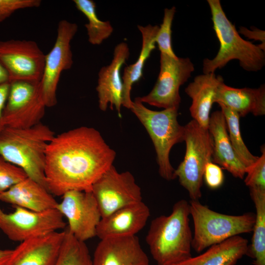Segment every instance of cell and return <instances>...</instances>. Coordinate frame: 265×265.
Returning a JSON list of instances; mask_svg holds the SVG:
<instances>
[{
    "instance_id": "obj_1",
    "label": "cell",
    "mask_w": 265,
    "mask_h": 265,
    "mask_svg": "<svg viewBox=\"0 0 265 265\" xmlns=\"http://www.w3.org/2000/svg\"><path fill=\"white\" fill-rule=\"evenodd\" d=\"M115 157V151L93 128L82 126L55 135L46 153L47 188L57 196L71 190L90 191Z\"/></svg>"
},
{
    "instance_id": "obj_2",
    "label": "cell",
    "mask_w": 265,
    "mask_h": 265,
    "mask_svg": "<svg viewBox=\"0 0 265 265\" xmlns=\"http://www.w3.org/2000/svg\"><path fill=\"white\" fill-rule=\"evenodd\" d=\"M189 207L187 201L180 200L169 215L151 221L146 241L158 265H175L192 257Z\"/></svg>"
},
{
    "instance_id": "obj_3",
    "label": "cell",
    "mask_w": 265,
    "mask_h": 265,
    "mask_svg": "<svg viewBox=\"0 0 265 265\" xmlns=\"http://www.w3.org/2000/svg\"><path fill=\"white\" fill-rule=\"evenodd\" d=\"M54 136V132L42 122L28 128L5 127L0 133V156L47 189L46 153Z\"/></svg>"
},
{
    "instance_id": "obj_4",
    "label": "cell",
    "mask_w": 265,
    "mask_h": 265,
    "mask_svg": "<svg viewBox=\"0 0 265 265\" xmlns=\"http://www.w3.org/2000/svg\"><path fill=\"white\" fill-rule=\"evenodd\" d=\"M213 28L220 47L212 59L205 58L203 62L204 74L214 73L229 62L236 59L244 70L258 72L265 65V53L259 45L242 38L234 24L226 16L219 0H208Z\"/></svg>"
},
{
    "instance_id": "obj_5",
    "label": "cell",
    "mask_w": 265,
    "mask_h": 265,
    "mask_svg": "<svg viewBox=\"0 0 265 265\" xmlns=\"http://www.w3.org/2000/svg\"><path fill=\"white\" fill-rule=\"evenodd\" d=\"M130 109L145 127L153 143L160 176L167 181L176 179L175 169L170 162L171 149L184 141L185 127L178 121V109L160 111L146 107L137 98L132 101Z\"/></svg>"
},
{
    "instance_id": "obj_6",
    "label": "cell",
    "mask_w": 265,
    "mask_h": 265,
    "mask_svg": "<svg viewBox=\"0 0 265 265\" xmlns=\"http://www.w3.org/2000/svg\"><path fill=\"white\" fill-rule=\"evenodd\" d=\"M194 224L192 248L197 253L230 238L252 232L255 214L233 215L217 212L199 201L189 203Z\"/></svg>"
},
{
    "instance_id": "obj_7",
    "label": "cell",
    "mask_w": 265,
    "mask_h": 265,
    "mask_svg": "<svg viewBox=\"0 0 265 265\" xmlns=\"http://www.w3.org/2000/svg\"><path fill=\"white\" fill-rule=\"evenodd\" d=\"M184 141L186 153L183 160L175 169V176L188 192L191 200L199 201L206 164L212 161L213 141L208 129L191 120L185 126Z\"/></svg>"
},
{
    "instance_id": "obj_8",
    "label": "cell",
    "mask_w": 265,
    "mask_h": 265,
    "mask_svg": "<svg viewBox=\"0 0 265 265\" xmlns=\"http://www.w3.org/2000/svg\"><path fill=\"white\" fill-rule=\"evenodd\" d=\"M160 70L157 81L146 95L137 97L142 103L164 109L179 107L180 87L186 82L194 71L188 57H172L160 54Z\"/></svg>"
},
{
    "instance_id": "obj_9",
    "label": "cell",
    "mask_w": 265,
    "mask_h": 265,
    "mask_svg": "<svg viewBox=\"0 0 265 265\" xmlns=\"http://www.w3.org/2000/svg\"><path fill=\"white\" fill-rule=\"evenodd\" d=\"M63 217L57 209L35 212L15 207L9 213L0 209V229L9 239L21 242L66 228Z\"/></svg>"
},
{
    "instance_id": "obj_10",
    "label": "cell",
    "mask_w": 265,
    "mask_h": 265,
    "mask_svg": "<svg viewBox=\"0 0 265 265\" xmlns=\"http://www.w3.org/2000/svg\"><path fill=\"white\" fill-rule=\"evenodd\" d=\"M9 83L3 111L5 127L28 128L41 122L47 107L41 94L40 82L18 80Z\"/></svg>"
},
{
    "instance_id": "obj_11",
    "label": "cell",
    "mask_w": 265,
    "mask_h": 265,
    "mask_svg": "<svg viewBox=\"0 0 265 265\" xmlns=\"http://www.w3.org/2000/svg\"><path fill=\"white\" fill-rule=\"evenodd\" d=\"M76 23L66 20L59 21L53 47L45 54L44 71L40 81L43 99L46 107L57 104L56 91L62 72L73 65L71 42L78 31Z\"/></svg>"
},
{
    "instance_id": "obj_12",
    "label": "cell",
    "mask_w": 265,
    "mask_h": 265,
    "mask_svg": "<svg viewBox=\"0 0 265 265\" xmlns=\"http://www.w3.org/2000/svg\"><path fill=\"white\" fill-rule=\"evenodd\" d=\"M93 193L102 218L124 207L142 201L141 188L129 171L118 172L112 165L94 184Z\"/></svg>"
},
{
    "instance_id": "obj_13",
    "label": "cell",
    "mask_w": 265,
    "mask_h": 265,
    "mask_svg": "<svg viewBox=\"0 0 265 265\" xmlns=\"http://www.w3.org/2000/svg\"><path fill=\"white\" fill-rule=\"evenodd\" d=\"M45 54L34 41H0V62L6 71L9 82L23 80L39 82Z\"/></svg>"
},
{
    "instance_id": "obj_14",
    "label": "cell",
    "mask_w": 265,
    "mask_h": 265,
    "mask_svg": "<svg viewBox=\"0 0 265 265\" xmlns=\"http://www.w3.org/2000/svg\"><path fill=\"white\" fill-rule=\"evenodd\" d=\"M61 196L56 209L67 219L69 232L83 242L96 236L102 216L91 191L71 190Z\"/></svg>"
},
{
    "instance_id": "obj_15",
    "label": "cell",
    "mask_w": 265,
    "mask_h": 265,
    "mask_svg": "<svg viewBox=\"0 0 265 265\" xmlns=\"http://www.w3.org/2000/svg\"><path fill=\"white\" fill-rule=\"evenodd\" d=\"M129 55L130 49L126 43L122 42L117 44L114 48L111 63L102 67L99 72L96 88L100 109L105 111L109 104L111 109L115 108L120 117L123 89L120 72Z\"/></svg>"
},
{
    "instance_id": "obj_16",
    "label": "cell",
    "mask_w": 265,
    "mask_h": 265,
    "mask_svg": "<svg viewBox=\"0 0 265 265\" xmlns=\"http://www.w3.org/2000/svg\"><path fill=\"white\" fill-rule=\"evenodd\" d=\"M150 215L149 207L142 201L124 207L101 218L96 236L102 239L136 236L144 227Z\"/></svg>"
},
{
    "instance_id": "obj_17",
    "label": "cell",
    "mask_w": 265,
    "mask_h": 265,
    "mask_svg": "<svg viewBox=\"0 0 265 265\" xmlns=\"http://www.w3.org/2000/svg\"><path fill=\"white\" fill-rule=\"evenodd\" d=\"M65 234L56 231L21 242L5 265H54Z\"/></svg>"
},
{
    "instance_id": "obj_18",
    "label": "cell",
    "mask_w": 265,
    "mask_h": 265,
    "mask_svg": "<svg viewBox=\"0 0 265 265\" xmlns=\"http://www.w3.org/2000/svg\"><path fill=\"white\" fill-rule=\"evenodd\" d=\"M93 265H150L136 236L101 239L95 250Z\"/></svg>"
},
{
    "instance_id": "obj_19",
    "label": "cell",
    "mask_w": 265,
    "mask_h": 265,
    "mask_svg": "<svg viewBox=\"0 0 265 265\" xmlns=\"http://www.w3.org/2000/svg\"><path fill=\"white\" fill-rule=\"evenodd\" d=\"M224 82L221 76L214 73L196 76L185 88L186 93L191 98L189 111L193 120L201 127L208 129L210 111L220 85Z\"/></svg>"
},
{
    "instance_id": "obj_20",
    "label": "cell",
    "mask_w": 265,
    "mask_h": 265,
    "mask_svg": "<svg viewBox=\"0 0 265 265\" xmlns=\"http://www.w3.org/2000/svg\"><path fill=\"white\" fill-rule=\"evenodd\" d=\"M208 131L213 141L212 162L242 179L246 167L237 157L229 139L224 116L221 111H214L210 116Z\"/></svg>"
},
{
    "instance_id": "obj_21",
    "label": "cell",
    "mask_w": 265,
    "mask_h": 265,
    "mask_svg": "<svg viewBox=\"0 0 265 265\" xmlns=\"http://www.w3.org/2000/svg\"><path fill=\"white\" fill-rule=\"evenodd\" d=\"M0 201L35 212L56 209L58 204L44 186L28 177L1 194Z\"/></svg>"
},
{
    "instance_id": "obj_22",
    "label": "cell",
    "mask_w": 265,
    "mask_h": 265,
    "mask_svg": "<svg viewBox=\"0 0 265 265\" xmlns=\"http://www.w3.org/2000/svg\"><path fill=\"white\" fill-rule=\"evenodd\" d=\"M215 103L236 111L239 117L251 113L255 116L265 114V87L238 88L222 83L218 90Z\"/></svg>"
},
{
    "instance_id": "obj_23",
    "label": "cell",
    "mask_w": 265,
    "mask_h": 265,
    "mask_svg": "<svg viewBox=\"0 0 265 265\" xmlns=\"http://www.w3.org/2000/svg\"><path fill=\"white\" fill-rule=\"evenodd\" d=\"M248 245L247 239L240 235L234 236L175 265H235L246 255Z\"/></svg>"
},
{
    "instance_id": "obj_24",
    "label": "cell",
    "mask_w": 265,
    "mask_h": 265,
    "mask_svg": "<svg viewBox=\"0 0 265 265\" xmlns=\"http://www.w3.org/2000/svg\"><path fill=\"white\" fill-rule=\"evenodd\" d=\"M137 27L142 35L141 52L135 62L125 68L122 77V106L128 109L132 103L131 98L132 86L142 77L145 62L156 48L155 39L159 26L149 24L146 26L138 25Z\"/></svg>"
},
{
    "instance_id": "obj_25",
    "label": "cell",
    "mask_w": 265,
    "mask_h": 265,
    "mask_svg": "<svg viewBox=\"0 0 265 265\" xmlns=\"http://www.w3.org/2000/svg\"><path fill=\"white\" fill-rule=\"evenodd\" d=\"M249 190L256 213L251 243L246 255L253 259L254 265H265V190Z\"/></svg>"
},
{
    "instance_id": "obj_26",
    "label": "cell",
    "mask_w": 265,
    "mask_h": 265,
    "mask_svg": "<svg viewBox=\"0 0 265 265\" xmlns=\"http://www.w3.org/2000/svg\"><path fill=\"white\" fill-rule=\"evenodd\" d=\"M77 9L87 19L85 25L88 42L93 45H99L112 33L113 28L109 21L100 20L96 12V3L92 0H74Z\"/></svg>"
},
{
    "instance_id": "obj_27",
    "label": "cell",
    "mask_w": 265,
    "mask_h": 265,
    "mask_svg": "<svg viewBox=\"0 0 265 265\" xmlns=\"http://www.w3.org/2000/svg\"><path fill=\"white\" fill-rule=\"evenodd\" d=\"M227 126L230 141L234 151L246 168L253 164L259 157L254 156L246 146L242 138L239 124V116L235 111L222 104H218Z\"/></svg>"
},
{
    "instance_id": "obj_28",
    "label": "cell",
    "mask_w": 265,
    "mask_h": 265,
    "mask_svg": "<svg viewBox=\"0 0 265 265\" xmlns=\"http://www.w3.org/2000/svg\"><path fill=\"white\" fill-rule=\"evenodd\" d=\"M60 252L54 265H93L92 259L85 242L77 239L67 228Z\"/></svg>"
},
{
    "instance_id": "obj_29",
    "label": "cell",
    "mask_w": 265,
    "mask_h": 265,
    "mask_svg": "<svg viewBox=\"0 0 265 265\" xmlns=\"http://www.w3.org/2000/svg\"><path fill=\"white\" fill-rule=\"evenodd\" d=\"M176 11V7L165 8L162 24L159 26L155 42L161 53L172 57L178 56L174 53L171 43L172 25Z\"/></svg>"
},
{
    "instance_id": "obj_30",
    "label": "cell",
    "mask_w": 265,
    "mask_h": 265,
    "mask_svg": "<svg viewBox=\"0 0 265 265\" xmlns=\"http://www.w3.org/2000/svg\"><path fill=\"white\" fill-rule=\"evenodd\" d=\"M27 177L22 169L0 156V195Z\"/></svg>"
},
{
    "instance_id": "obj_31",
    "label": "cell",
    "mask_w": 265,
    "mask_h": 265,
    "mask_svg": "<svg viewBox=\"0 0 265 265\" xmlns=\"http://www.w3.org/2000/svg\"><path fill=\"white\" fill-rule=\"evenodd\" d=\"M262 155L251 165L246 168L244 183L249 189L265 190V148Z\"/></svg>"
},
{
    "instance_id": "obj_32",
    "label": "cell",
    "mask_w": 265,
    "mask_h": 265,
    "mask_svg": "<svg viewBox=\"0 0 265 265\" xmlns=\"http://www.w3.org/2000/svg\"><path fill=\"white\" fill-rule=\"evenodd\" d=\"M41 3L40 0H0V23L18 10L37 7Z\"/></svg>"
},
{
    "instance_id": "obj_33",
    "label": "cell",
    "mask_w": 265,
    "mask_h": 265,
    "mask_svg": "<svg viewBox=\"0 0 265 265\" xmlns=\"http://www.w3.org/2000/svg\"><path fill=\"white\" fill-rule=\"evenodd\" d=\"M203 180L210 188L215 189L220 187L224 181L221 167L212 161L209 162L205 168Z\"/></svg>"
},
{
    "instance_id": "obj_34",
    "label": "cell",
    "mask_w": 265,
    "mask_h": 265,
    "mask_svg": "<svg viewBox=\"0 0 265 265\" xmlns=\"http://www.w3.org/2000/svg\"><path fill=\"white\" fill-rule=\"evenodd\" d=\"M238 33L243 35L249 39L259 41L261 43L259 45L261 49L265 51V32L263 30L260 29L255 27L252 26L251 29H248L244 26H240Z\"/></svg>"
},
{
    "instance_id": "obj_35",
    "label": "cell",
    "mask_w": 265,
    "mask_h": 265,
    "mask_svg": "<svg viewBox=\"0 0 265 265\" xmlns=\"http://www.w3.org/2000/svg\"><path fill=\"white\" fill-rule=\"evenodd\" d=\"M9 82L0 84V133L5 128L3 121V111L8 98Z\"/></svg>"
},
{
    "instance_id": "obj_36",
    "label": "cell",
    "mask_w": 265,
    "mask_h": 265,
    "mask_svg": "<svg viewBox=\"0 0 265 265\" xmlns=\"http://www.w3.org/2000/svg\"><path fill=\"white\" fill-rule=\"evenodd\" d=\"M13 250L0 249V265H5L12 253Z\"/></svg>"
},
{
    "instance_id": "obj_37",
    "label": "cell",
    "mask_w": 265,
    "mask_h": 265,
    "mask_svg": "<svg viewBox=\"0 0 265 265\" xmlns=\"http://www.w3.org/2000/svg\"><path fill=\"white\" fill-rule=\"evenodd\" d=\"M9 82V78L8 74L4 67L0 62V84Z\"/></svg>"
}]
</instances>
